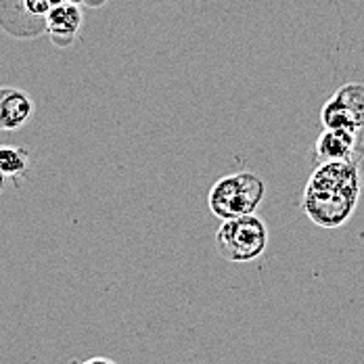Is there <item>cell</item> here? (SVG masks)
Instances as JSON below:
<instances>
[{
  "label": "cell",
  "instance_id": "cell-13",
  "mask_svg": "<svg viewBox=\"0 0 364 364\" xmlns=\"http://www.w3.org/2000/svg\"><path fill=\"white\" fill-rule=\"evenodd\" d=\"M2 184H4V178L0 176V191H2Z\"/></svg>",
  "mask_w": 364,
  "mask_h": 364
},
{
  "label": "cell",
  "instance_id": "cell-12",
  "mask_svg": "<svg viewBox=\"0 0 364 364\" xmlns=\"http://www.w3.org/2000/svg\"><path fill=\"white\" fill-rule=\"evenodd\" d=\"M50 2V6H55V4H68V2H75V4H80V0H48Z\"/></svg>",
  "mask_w": 364,
  "mask_h": 364
},
{
  "label": "cell",
  "instance_id": "cell-8",
  "mask_svg": "<svg viewBox=\"0 0 364 364\" xmlns=\"http://www.w3.org/2000/svg\"><path fill=\"white\" fill-rule=\"evenodd\" d=\"M356 146V132L339 130V128H325L316 139V157L321 161H341L350 159Z\"/></svg>",
  "mask_w": 364,
  "mask_h": 364
},
{
  "label": "cell",
  "instance_id": "cell-2",
  "mask_svg": "<svg viewBox=\"0 0 364 364\" xmlns=\"http://www.w3.org/2000/svg\"><path fill=\"white\" fill-rule=\"evenodd\" d=\"M264 195L266 182L257 174L239 172L214 182L208 195V205L216 218H239L245 214H255L257 205L264 201Z\"/></svg>",
  "mask_w": 364,
  "mask_h": 364
},
{
  "label": "cell",
  "instance_id": "cell-6",
  "mask_svg": "<svg viewBox=\"0 0 364 364\" xmlns=\"http://www.w3.org/2000/svg\"><path fill=\"white\" fill-rule=\"evenodd\" d=\"M34 115V101L15 86H0V130L15 132L23 128Z\"/></svg>",
  "mask_w": 364,
  "mask_h": 364
},
{
  "label": "cell",
  "instance_id": "cell-9",
  "mask_svg": "<svg viewBox=\"0 0 364 364\" xmlns=\"http://www.w3.org/2000/svg\"><path fill=\"white\" fill-rule=\"evenodd\" d=\"M30 172V151L23 146H0V176L11 178H28Z\"/></svg>",
  "mask_w": 364,
  "mask_h": 364
},
{
  "label": "cell",
  "instance_id": "cell-11",
  "mask_svg": "<svg viewBox=\"0 0 364 364\" xmlns=\"http://www.w3.org/2000/svg\"><path fill=\"white\" fill-rule=\"evenodd\" d=\"M107 0H80V4L84 6H90V9H101Z\"/></svg>",
  "mask_w": 364,
  "mask_h": 364
},
{
  "label": "cell",
  "instance_id": "cell-3",
  "mask_svg": "<svg viewBox=\"0 0 364 364\" xmlns=\"http://www.w3.org/2000/svg\"><path fill=\"white\" fill-rule=\"evenodd\" d=\"M216 247L228 262H254L268 247V228L255 214L224 220L216 232Z\"/></svg>",
  "mask_w": 364,
  "mask_h": 364
},
{
  "label": "cell",
  "instance_id": "cell-1",
  "mask_svg": "<svg viewBox=\"0 0 364 364\" xmlns=\"http://www.w3.org/2000/svg\"><path fill=\"white\" fill-rule=\"evenodd\" d=\"M360 199V174L352 159L321 161L301 193L306 216L321 228H339L354 216Z\"/></svg>",
  "mask_w": 364,
  "mask_h": 364
},
{
  "label": "cell",
  "instance_id": "cell-4",
  "mask_svg": "<svg viewBox=\"0 0 364 364\" xmlns=\"http://www.w3.org/2000/svg\"><path fill=\"white\" fill-rule=\"evenodd\" d=\"M48 11V0H0V30L15 40L42 36Z\"/></svg>",
  "mask_w": 364,
  "mask_h": 364
},
{
  "label": "cell",
  "instance_id": "cell-7",
  "mask_svg": "<svg viewBox=\"0 0 364 364\" xmlns=\"http://www.w3.org/2000/svg\"><path fill=\"white\" fill-rule=\"evenodd\" d=\"M82 26V11L75 2L68 4H55L50 6L46 15V32L50 36V42L59 48L72 46L75 34Z\"/></svg>",
  "mask_w": 364,
  "mask_h": 364
},
{
  "label": "cell",
  "instance_id": "cell-10",
  "mask_svg": "<svg viewBox=\"0 0 364 364\" xmlns=\"http://www.w3.org/2000/svg\"><path fill=\"white\" fill-rule=\"evenodd\" d=\"M73 364H117L115 360H111L107 356H92L88 360H82V363H73Z\"/></svg>",
  "mask_w": 364,
  "mask_h": 364
},
{
  "label": "cell",
  "instance_id": "cell-5",
  "mask_svg": "<svg viewBox=\"0 0 364 364\" xmlns=\"http://www.w3.org/2000/svg\"><path fill=\"white\" fill-rule=\"evenodd\" d=\"M321 122L325 128H339L360 132L364 128V84L350 82L325 103L321 111Z\"/></svg>",
  "mask_w": 364,
  "mask_h": 364
}]
</instances>
